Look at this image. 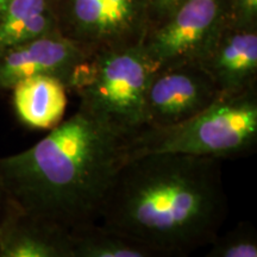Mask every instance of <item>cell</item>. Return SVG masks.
Segmentation results:
<instances>
[{
	"mask_svg": "<svg viewBox=\"0 0 257 257\" xmlns=\"http://www.w3.org/2000/svg\"><path fill=\"white\" fill-rule=\"evenodd\" d=\"M223 161L148 154L121 167L99 213L101 225L178 257L218 236L227 214Z\"/></svg>",
	"mask_w": 257,
	"mask_h": 257,
	"instance_id": "6da1fadb",
	"label": "cell"
},
{
	"mask_svg": "<svg viewBox=\"0 0 257 257\" xmlns=\"http://www.w3.org/2000/svg\"><path fill=\"white\" fill-rule=\"evenodd\" d=\"M130 138L79 107L34 146L0 157L6 200L68 230L95 223Z\"/></svg>",
	"mask_w": 257,
	"mask_h": 257,
	"instance_id": "7a4b0ae2",
	"label": "cell"
},
{
	"mask_svg": "<svg viewBox=\"0 0 257 257\" xmlns=\"http://www.w3.org/2000/svg\"><path fill=\"white\" fill-rule=\"evenodd\" d=\"M256 146L257 87L238 94H220L182 123L140 131L128 141L127 161L148 154H182L223 161L250 155Z\"/></svg>",
	"mask_w": 257,
	"mask_h": 257,
	"instance_id": "3957f363",
	"label": "cell"
},
{
	"mask_svg": "<svg viewBox=\"0 0 257 257\" xmlns=\"http://www.w3.org/2000/svg\"><path fill=\"white\" fill-rule=\"evenodd\" d=\"M93 76L76 92L79 107L127 137L146 128V95L154 72L142 43L91 55Z\"/></svg>",
	"mask_w": 257,
	"mask_h": 257,
	"instance_id": "277c9868",
	"label": "cell"
},
{
	"mask_svg": "<svg viewBox=\"0 0 257 257\" xmlns=\"http://www.w3.org/2000/svg\"><path fill=\"white\" fill-rule=\"evenodd\" d=\"M57 30L89 54L141 44L147 0H57Z\"/></svg>",
	"mask_w": 257,
	"mask_h": 257,
	"instance_id": "5b68a950",
	"label": "cell"
},
{
	"mask_svg": "<svg viewBox=\"0 0 257 257\" xmlns=\"http://www.w3.org/2000/svg\"><path fill=\"white\" fill-rule=\"evenodd\" d=\"M230 24L229 0H186L142 42L154 69L200 62Z\"/></svg>",
	"mask_w": 257,
	"mask_h": 257,
	"instance_id": "8992f818",
	"label": "cell"
},
{
	"mask_svg": "<svg viewBox=\"0 0 257 257\" xmlns=\"http://www.w3.org/2000/svg\"><path fill=\"white\" fill-rule=\"evenodd\" d=\"M219 91L200 64L185 63L157 69L146 95V128L176 125L210 106Z\"/></svg>",
	"mask_w": 257,
	"mask_h": 257,
	"instance_id": "52a82bcc",
	"label": "cell"
},
{
	"mask_svg": "<svg viewBox=\"0 0 257 257\" xmlns=\"http://www.w3.org/2000/svg\"><path fill=\"white\" fill-rule=\"evenodd\" d=\"M89 56L59 31L9 48L0 54V93L37 75L57 78L67 88L74 67Z\"/></svg>",
	"mask_w": 257,
	"mask_h": 257,
	"instance_id": "ba28073f",
	"label": "cell"
},
{
	"mask_svg": "<svg viewBox=\"0 0 257 257\" xmlns=\"http://www.w3.org/2000/svg\"><path fill=\"white\" fill-rule=\"evenodd\" d=\"M0 257H74L70 230L6 200L0 214Z\"/></svg>",
	"mask_w": 257,
	"mask_h": 257,
	"instance_id": "9c48e42d",
	"label": "cell"
},
{
	"mask_svg": "<svg viewBox=\"0 0 257 257\" xmlns=\"http://www.w3.org/2000/svg\"><path fill=\"white\" fill-rule=\"evenodd\" d=\"M200 66L220 94H238L257 87V29L229 24Z\"/></svg>",
	"mask_w": 257,
	"mask_h": 257,
	"instance_id": "30bf717a",
	"label": "cell"
},
{
	"mask_svg": "<svg viewBox=\"0 0 257 257\" xmlns=\"http://www.w3.org/2000/svg\"><path fill=\"white\" fill-rule=\"evenodd\" d=\"M12 106L18 120L32 130H51L63 120L67 88L57 78L37 75L12 87Z\"/></svg>",
	"mask_w": 257,
	"mask_h": 257,
	"instance_id": "8fae6325",
	"label": "cell"
},
{
	"mask_svg": "<svg viewBox=\"0 0 257 257\" xmlns=\"http://www.w3.org/2000/svg\"><path fill=\"white\" fill-rule=\"evenodd\" d=\"M57 30V0H12L0 21V54Z\"/></svg>",
	"mask_w": 257,
	"mask_h": 257,
	"instance_id": "7c38bea8",
	"label": "cell"
},
{
	"mask_svg": "<svg viewBox=\"0 0 257 257\" xmlns=\"http://www.w3.org/2000/svg\"><path fill=\"white\" fill-rule=\"evenodd\" d=\"M70 236L74 257H178L96 223L75 227Z\"/></svg>",
	"mask_w": 257,
	"mask_h": 257,
	"instance_id": "4fadbf2b",
	"label": "cell"
},
{
	"mask_svg": "<svg viewBox=\"0 0 257 257\" xmlns=\"http://www.w3.org/2000/svg\"><path fill=\"white\" fill-rule=\"evenodd\" d=\"M211 244L206 257H257V234L249 224H239Z\"/></svg>",
	"mask_w": 257,
	"mask_h": 257,
	"instance_id": "5bb4252c",
	"label": "cell"
},
{
	"mask_svg": "<svg viewBox=\"0 0 257 257\" xmlns=\"http://www.w3.org/2000/svg\"><path fill=\"white\" fill-rule=\"evenodd\" d=\"M230 25L257 29V0H229Z\"/></svg>",
	"mask_w": 257,
	"mask_h": 257,
	"instance_id": "9a60e30c",
	"label": "cell"
},
{
	"mask_svg": "<svg viewBox=\"0 0 257 257\" xmlns=\"http://www.w3.org/2000/svg\"><path fill=\"white\" fill-rule=\"evenodd\" d=\"M185 2L186 0H147L149 30L169 18Z\"/></svg>",
	"mask_w": 257,
	"mask_h": 257,
	"instance_id": "2e32d148",
	"label": "cell"
},
{
	"mask_svg": "<svg viewBox=\"0 0 257 257\" xmlns=\"http://www.w3.org/2000/svg\"><path fill=\"white\" fill-rule=\"evenodd\" d=\"M5 201H6V194H5V189H4V186H3L2 179H0V214H2V212H3V208H4Z\"/></svg>",
	"mask_w": 257,
	"mask_h": 257,
	"instance_id": "e0dca14e",
	"label": "cell"
},
{
	"mask_svg": "<svg viewBox=\"0 0 257 257\" xmlns=\"http://www.w3.org/2000/svg\"><path fill=\"white\" fill-rule=\"evenodd\" d=\"M12 0H0V21H2V18L4 17L6 10H8L10 3H11Z\"/></svg>",
	"mask_w": 257,
	"mask_h": 257,
	"instance_id": "ac0fdd59",
	"label": "cell"
}]
</instances>
